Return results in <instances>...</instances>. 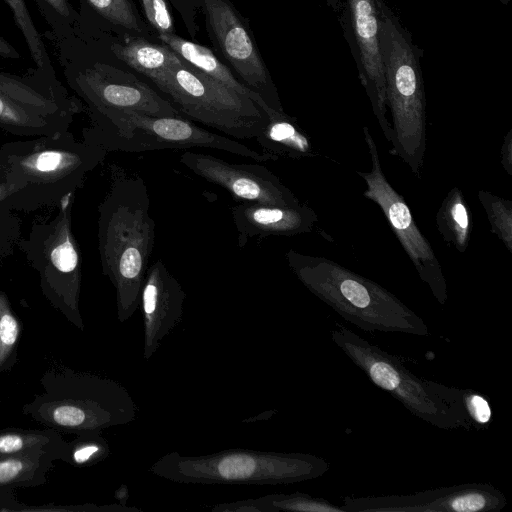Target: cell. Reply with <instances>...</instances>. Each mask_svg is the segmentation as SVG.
Listing matches in <instances>:
<instances>
[{"instance_id": "cell-21", "label": "cell", "mask_w": 512, "mask_h": 512, "mask_svg": "<svg viewBox=\"0 0 512 512\" xmlns=\"http://www.w3.org/2000/svg\"><path fill=\"white\" fill-rule=\"evenodd\" d=\"M83 35H155L132 0H80Z\"/></svg>"}, {"instance_id": "cell-37", "label": "cell", "mask_w": 512, "mask_h": 512, "mask_svg": "<svg viewBox=\"0 0 512 512\" xmlns=\"http://www.w3.org/2000/svg\"><path fill=\"white\" fill-rule=\"evenodd\" d=\"M169 3L180 14L188 34L194 40L199 32L197 14L200 11L201 0H169Z\"/></svg>"}, {"instance_id": "cell-12", "label": "cell", "mask_w": 512, "mask_h": 512, "mask_svg": "<svg viewBox=\"0 0 512 512\" xmlns=\"http://www.w3.org/2000/svg\"><path fill=\"white\" fill-rule=\"evenodd\" d=\"M84 111L58 77L35 67L23 74L0 69V130L22 138L56 136L70 131Z\"/></svg>"}, {"instance_id": "cell-20", "label": "cell", "mask_w": 512, "mask_h": 512, "mask_svg": "<svg viewBox=\"0 0 512 512\" xmlns=\"http://www.w3.org/2000/svg\"><path fill=\"white\" fill-rule=\"evenodd\" d=\"M255 103L266 113L267 122L254 139L261 148V153L270 161L319 156L311 137L301 128L296 117L271 108L261 96Z\"/></svg>"}, {"instance_id": "cell-28", "label": "cell", "mask_w": 512, "mask_h": 512, "mask_svg": "<svg viewBox=\"0 0 512 512\" xmlns=\"http://www.w3.org/2000/svg\"><path fill=\"white\" fill-rule=\"evenodd\" d=\"M3 1L12 12L15 25L26 42L31 59L35 64V68L50 77L56 78V71L53 67L47 47L32 20L25 0Z\"/></svg>"}, {"instance_id": "cell-22", "label": "cell", "mask_w": 512, "mask_h": 512, "mask_svg": "<svg viewBox=\"0 0 512 512\" xmlns=\"http://www.w3.org/2000/svg\"><path fill=\"white\" fill-rule=\"evenodd\" d=\"M106 49L114 58L152 83L182 61L165 43L139 35L107 36Z\"/></svg>"}, {"instance_id": "cell-35", "label": "cell", "mask_w": 512, "mask_h": 512, "mask_svg": "<svg viewBox=\"0 0 512 512\" xmlns=\"http://www.w3.org/2000/svg\"><path fill=\"white\" fill-rule=\"evenodd\" d=\"M21 238V222L14 211L0 207V267Z\"/></svg>"}, {"instance_id": "cell-29", "label": "cell", "mask_w": 512, "mask_h": 512, "mask_svg": "<svg viewBox=\"0 0 512 512\" xmlns=\"http://www.w3.org/2000/svg\"><path fill=\"white\" fill-rule=\"evenodd\" d=\"M50 27V37L56 43L82 36L81 17L69 0H33Z\"/></svg>"}, {"instance_id": "cell-4", "label": "cell", "mask_w": 512, "mask_h": 512, "mask_svg": "<svg viewBox=\"0 0 512 512\" xmlns=\"http://www.w3.org/2000/svg\"><path fill=\"white\" fill-rule=\"evenodd\" d=\"M386 105L392 115L391 154L420 177L426 151V99L419 56L408 32L384 1L376 0Z\"/></svg>"}, {"instance_id": "cell-26", "label": "cell", "mask_w": 512, "mask_h": 512, "mask_svg": "<svg viewBox=\"0 0 512 512\" xmlns=\"http://www.w3.org/2000/svg\"><path fill=\"white\" fill-rule=\"evenodd\" d=\"M61 456L60 451L0 456V488L33 487L44 483L53 460Z\"/></svg>"}, {"instance_id": "cell-10", "label": "cell", "mask_w": 512, "mask_h": 512, "mask_svg": "<svg viewBox=\"0 0 512 512\" xmlns=\"http://www.w3.org/2000/svg\"><path fill=\"white\" fill-rule=\"evenodd\" d=\"M74 198L75 194L66 196L53 216L36 221L17 246L38 273L45 298L69 322L83 330L79 307L81 256L72 230Z\"/></svg>"}, {"instance_id": "cell-13", "label": "cell", "mask_w": 512, "mask_h": 512, "mask_svg": "<svg viewBox=\"0 0 512 512\" xmlns=\"http://www.w3.org/2000/svg\"><path fill=\"white\" fill-rule=\"evenodd\" d=\"M363 134L372 163L369 172L357 171L367 186L363 196L382 210L420 279L428 285L436 300L444 305L448 299L447 283L434 249L419 230L403 196L387 180L376 142L367 126L363 127Z\"/></svg>"}, {"instance_id": "cell-24", "label": "cell", "mask_w": 512, "mask_h": 512, "mask_svg": "<svg viewBox=\"0 0 512 512\" xmlns=\"http://www.w3.org/2000/svg\"><path fill=\"white\" fill-rule=\"evenodd\" d=\"M218 512H344L341 506L306 493L271 494L258 498L219 504Z\"/></svg>"}, {"instance_id": "cell-8", "label": "cell", "mask_w": 512, "mask_h": 512, "mask_svg": "<svg viewBox=\"0 0 512 512\" xmlns=\"http://www.w3.org/2000/svg\"><path fill=\"white\" fill-rule=\"evenodd\" d=\"M330 337L374 385L392 395L412 415L440 429L471 430L462 389L414 374L398 357L340 324Z\"/></svg>"}, {"instance_id": "cell-40", "label": "cell", "mask_w": 512, "mask_h": 512, "mask_svg": "<svg viewBox=\"0 0 512 512\" xmlns=\"http://www.w3.org/2000/svg\"><path fill=\"white\" fill-rule=\"evenodd\" d=\"M115 497L119 500V504L126 506L127 499L129 497L128 495V489L127 487L121 486L116 492Z\"/></svg>"}, {"instance_id": "cell-38", "label": "cell", "mask_w": 512, "mask_h": 512, "mask_svg": "<svg viewBox=\"0 0 512 512\" xmlns=\"http://www.w3.org/2000/svg\"><path fill=\"white\" fill-rule=\"evenodd\" d=\"M500 162L508 175H512V130L504 137L500 149Z\"/></svg>"}, {"instance_id": "cell-19", "label": "cell", "mask_w": 512, "mask_h": 512, "mask_svg": "<svg viewBox=\"0 0 512 512\" xmlns=\"http://www.w3.org/2000/svg\"><path fill=\"white\" fill-rule=\"evenodd\" d=\"M238 233V246L244 247L251 238L295 236L313 231L318 216L306 204L274 206L240 202L231 207Z\"/></svg>"}, {"instance_id": "cell-30", "label": "cell", "mask_w": 512, "mask_h": 512, "mask_svg": "<svg viewBox=\"0 0 512 512\" xmlns=\"http://www.w3.org/2000/svg\"><path fill=\"white\" fill-rule=\"evenodd\" d=\"M110 447L101 431L78 433L71 443H66L62 459L74 466H90L106 459Z\"/></svg>"}, {"instance_id": "cell-34", "label": "cell", "mask_w": 512, "mask_h": 512, "mask_svg": "<svg viewBox=\"0 0 512 512\" xmlns=\"http://www.w3.org/2000/svg\"><path fill=\"white\" fill-rule=\"evenodd\" d=\"M145 21L155 34H176L173 14L169 7V0H139Z\"/></svg>"}, {"instance_id": "cell-27", "label": "cell", "mask_w": 512, "mask_h": 512, "mask_svg": "<svg viewBox=\"0 0 512 512\" xmlns=\"http://www.w3.org/2000/svg\"><path fill=\"white\" fill-rule=\"evenodd\" d=\"M65 442L55 430L0 431V456L29 454L42 451L64 452Z\"/></svg>"}, {"instance_id": "cell-14", "label": "cell", "mask_w": 512, "mask_h": 512, "mask_svg": "<svg viewBox=\"0 0 512 512\" xmlns=\"http://www.w3.org/2000/svg\"><path fill=\"white\" fill-rule=\"evenodd\" d=\"M200 11L215 50L239 81L259 94L268 106L284 111L246 18L230 0H201Z\"/></svg>"}, {"instance_id": "cell-32", "label": "cell", "mask_w": 512, "mask_h": 512, "mask_svg": "<svg viewBox=\"0 0 512 512\" xmlns=\"http://www.w3.org/2000/svg\"><path fill=\"white\" fill-rule=\"evenodd\" d=\"M20 330L19 319L8 297L0 291V373L7 370L16 359Z\"/></svg>"}, {"instance_id": "cell-31", "label": "cell", "mask_w": 512, "mask_h": 512, "mask_svg": "<svg viewBox=\"0 0 512 512\" xmlns=\"http://www.w3.org/2000/svg\"><path fill=\"white\" fill-rule=\"evenodd\" d=\"M478 199L490 224V231L512 252V202L489 191L480 190Z\"/></svg>"}, {"instance_id": "cell-1", "label": "cell", "mask_w": 512, "mask_h": 512, "mask_svg": "<svg viewBox=\"0 0 512 512\" xmlns=\"http://www.w3.org/2000/svg\"><path fill=\"white\" fill-rule=\"evenodd\" d=\"M111 172L109 189L98 205V250L102 272L115 288L117 318L125 322L140 306L156 226L143 178L119 167Z\"/></svg>"}, {"instance_id": "cell-7", "label": "cell", "mask_w": 512, "mask_h": 512, "mask_svg": "<svg viewBox=\"0 0 512 512\" xmlns=\"http://www.w3.org/2000/svg\"><path fill=\"white\" fill-rule=\"evenodd\" d=\"M41 384L43 391L23 411L50 428L74 433L102 431L136 418L131 394L111 379L65 368L48 371Z\"/></svg>"}, {"instance_id": "cell-15", "label": "cell", "mask_w": 512, "mask_h": 512, "mask_svg": "<svg viewBox=\"0 0 512 512\" xmlns=\"http://www.w3.org/2000/svg\"><path fill=\"white\" fill-rule=\"evenodd\" d=\"M505 495L487 483H465L408 495L345 496L344 512H499Z\"/></svg>"}, {"instance_id": "cell-3", "label": "cell", "mask_w": 512, "mask_h": 512, "mask_svg": "<svg viewBox=\"0 0 512 512\" xmlns=\"http://www.w3.org/2000/svg\"><path fill=\"white\" fill-rule=\"evenodd\" d=\"M0 147L21 184L10 209L26 213L57 207L66 196L75 194L108 153L91 141L77 139L71 131L24 138Z\"/></svg>"}, {"instance_id": "cell-39", "label": "cell", "mask_w": 512, "mask_h": 512, "mask_svg": "<svg viewBox=\"0 0 512 512\" xmlns=\"http://www.w3.org/2000/svg\"><path fill=\"white\" fill-rule=\"evenodd\" d=\"M20 57L19 51L0 34V58L19 59Z\"/></svg>"}, {"instance_id": "cell-6", "label": "cell", "mask_w": 512, "mask_h": 512, "mask_svg": "<svg viewBox=\"0 0 512 512\" xmlns=\"http://www.w3.org/2000/svg\"><path fill=\"white\" fill-rule=\"evenodd\" d=\"M329 469V462L312 454L233 448L196 456L170 452L149 471L183 484L279 485L316 479Z\"/></svg>"}, {"instance_id": "cell-33", "label": "cell", "mask_w": 512, "mask_h": 512, "mask_svg": "<svg viewBox=\"0 0 512 512\" xmlns=\"http://www.w3.org/2000/svg\"><path fill=\"white\" fill-rule=\"evenodd\" d=\"M462 401L471 430L487 429L493 417L488 397L473 389H462Z\"/></svg>"}, {"instance_id": "cell-9", "label": "cell", "mask_w": 512, "mask_h": 512, "mask_svg": "<svg viewBox=\"0 0 512 512\" xmlns=\"http://www.w3.org/2000/svg\"><path fill=\"white\" fill-rule=\"evenodd\" d=\"M82 138L107 152H145L210 148L252 159L270 161L262 153L226 136L206 130L182 116L156 117L137 112H116L89 117Z\"/></svg>"}, {"instance_id": "cell-16", "label": "cell", "mask_w": 512, "mask_h": 512, "mask_svg": "<svg viewBox=\"0 0 512 512\" xmlns=\"http://www.w3.org/2000/svg\"><path fill=\"white\" fill-rule=\"evenodd\" d=\"M180 163L195 175L227 190L241 202L274 206L301 204L296 195L265 166L230 163L214 155L185 151Z\"/></svg>"}, {"instance_id": "cell-25", "label": "cell", "mask_w": 512, "mask_h": 512, "mask_svg": "<svg viewBox=\"0 0 512 512\" xmlns=\"http://www.w3.org/2000/svg\"><path fill=\"white\" fill-rule=\"evenodd\" d=\"M436 227L444 242L460 253L466 252L473 228L468 203L458 187H453L443 199L437 214Z\"/></svg>"}, {"instance_id": "cell-23", "label": "cell", "mask_w": 512, "mask_h": 512, "mask_svg": "<svg viewBox=\"0 0 512 512\" xmlns=\"http://www.w3.org/2000/svg\"><path fill=\"white\" fill-rule=\"evenodd\" d=\"M157 39L169 46L180 58L218 82L255 101L260 95L247 88L211 49L176 34Z\"/></svg>"}, {"instance_id": "cell-2", "label": "cell", "mask_w": 512, "mask_h": 512, "mask_svg": "<svg viewBox=\"0 0 512 512\" xmlns=\"http://www.w3.org/2000/svg\"><path fill=\"white\" fill-rule=\"evenodd\" d=\"M285 258L292 273L312 294L359 329L429 334L424 320L377 282L323 256L289 249Z\"/></svg>"}, {"instance_id": "cell-11", "label": "cell", "mask_w": 512, "mask_h": 512, "mask_svg": "<svg viewBox=\"0 0 512 512\" xmlns=\"http://www.w3.org/2000/svg\"><path fill=\"white\" fill-rule=\"evenodd\" d=\"M153 84L182 117L236 139L255 138L267 122L266 113L253 100L183 59Z\"/></svg>"}, {"instance_id": "cell-36", "label": "cell", "mask_w": 512, "mask_h": 512, "mask_svg": "<svg viewBox=\"0 0 512 512\" xmlns=\"http://www.w3.org/2000/svg\"><path fill=\"white\" fill-rule=\"evenodd\" d=\"M20 190L21 184L4 150L0 147V207L10 209L14 196Z\"/></svg>"}, {"instance_id": "cell-41", "label": "cell", "mask_w": 512, "mask_h": 512, "mask_svg": "<svg viewBox=\"0 0 512 512\" xmlns=\"http://www.w3.org/2000/svg\"><path fill=\"white\" fill-rule=\"evenodd\" d=\"M324 1L327 5H329L331 8L337 10L339 8V1L338 0H321Z\"/></svg>"}, {"instance_id": "cell-18", "label": "cell", "mask_w": 512, "mask_h": 512, "mask_svg": "<svg viewBox=\"0 0 512 512\" xmlns=\"http://www.w3.org/2000/svg\"><path fill=\"white\" fill-rule=\"evenodd\" d=\"M359 51L360 78L382 133L391 141L392 126L387 119L385 76L379 43L376 0H347Z\"/></svg>"}, {"instance_id": "cell-5", "label": "cell", "mask_w": 512, "mask_h": 512, "mask_svg": "<svg viewBox=\"0 0 512 512\" xmlns=\"http://www.w3.org/2000/svg\"><path fill=\"white\" fill-rule=\"evenodd\" d=\"M105 42L103 36H78L57 44L66 82L89 117L116 112L181 116L165 97L135 74L106 61Z\"/></svg>"}, {"instance_id": "cell-17", "label": "cell", "mask_w": 512, "mask_h": 512, "mask_svg": "<svg viewBox=\"0 0 512 512\" xmlns=\"http://www.w3.org/2000/svg\"><path fill=\"white\" fill-rule=\"evenodd\" d=\"M186 293L162 260L149 265L141 290L143 358L148 361L181 322Z\"/></svg>"}]
</instances>
